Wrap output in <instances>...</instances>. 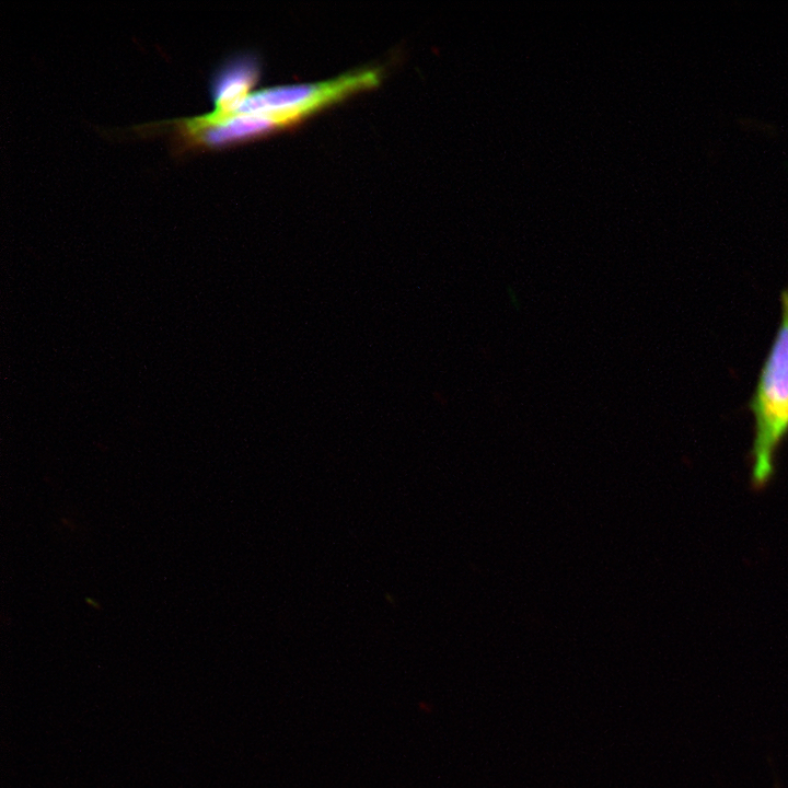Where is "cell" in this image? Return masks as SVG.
Segmentation results:
<instances>
[{
    "instance_id": "6da1fadb",
    "label": "cell",
    "mask_w": 788,
    "mask_h": 788,
    "mask_svg": "<svg viewBox=\"0 0 788 788\" xmlns=\"http://www.w3.org/2000/svg\"><path fill=\"white\" fill-rule=\"evenodd\" d=\"M780 306V323L749 402L754 419L751 474L756 488L773 478L777 451L788 436V286Z\"/></svg>"
},
{
    "instance_id": "3957f363",
    "label": "cell",
    "mask_w": 788,
    "mask_h": 788,
    "mask_svg": "<svg viewBox=\"0 0 788 788\" xmlns=\"http://www.w3.org/2000/svg\"><path fill=\"white\" fill-rule=\"evenodd\" d=\"M260 76V62L252 53H241L223 61L210 80L216 116L233 112L252 92Z\"/></svg>"
},
{
    "instance_id": "7a4b0ae2",
    "label": "cell",
    "mask_w": 788,
    "mask_h": 788,
    "mask_svg": "<svg viewBox=\"0 0 788 788\" xmlns=\"http://www.w3.org/2000/svg\"><path fill=\"white\" fill-rule=\"evenodd\" d=\"M381 78L380 69L363 68L326 81L265 88L252 92L233 112L224 116L270 113L286 116L298 124L356 92L374 88Z\"/></svg>"
}]
</instances>
